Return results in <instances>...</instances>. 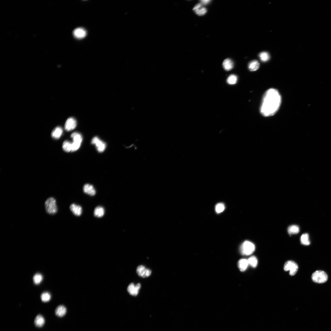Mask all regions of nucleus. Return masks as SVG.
I'll list each match as a JSON object with an SVG mask.
<instances>
[{
  "instance_id": "nucleus-1",
  "label": "nucleus",
  "mask_w": 331,
  "mask_h": 331,
  "mask_svg": "<svg viewBox=\"0 0 331 331\" xmlns=\"http://www.w3.org/2000/svg\"><path fill=\"white\" fill-rule=\"evenodd\" d=\"M281 101L280 94L276 89L271 88L265 93L261 105L260 111L265 117L271 116L277 112Z\"/></svg>"
},
{
  "instance_id": "nucleus-2",
  "label": "nucleus",
  "mask_w": 331,
  "mask_h": 331,
  "mask_svg": "<svg viewBox=\"0 0 331 331\" xmlns=\"http://www.w3.org/2000/svg\"><path fill=\"white\" fill-rule=\"evenodd\" d=\"M45 207L46 212L49 214L54 215L57 212L56 201L53 197L48 199L45 202Z\"/></svg>"
},
{
  "instance_id": "nucleus-3",
  "label": "nucleus",
  "mask_w": 331,
  "mask_h": 331,
  "mask_svg": "<svg viewBox=\"0 0 331 331\" xmlns=\"http://www.w3.org/2000/svg\"><path fill=\"white\" fill-rule=\"evenodd\" d=\"M312 278L314 282L321 284L325 283L327 280L328 276L325 272L321 270H317L313 273Z\"/></svg>"
},
{
  "instance_id": "nucleus-4",
  "label": "nucleus",
  "mask_w": 331,
  "mask_h": 331,
  "mask_svg": "<svg viewBox=\"0 0 331 331\" xmlns=\"http://www.w3.org/2000/svg\"><path fill=\"white\" fill-rule=\"evenodd\" d=\"M255 250V246L252 242L246 241L243 243L241 247V252L242 255L249 256L252 254Z\"/></svg>"
},
{
  "instance_id": "nucleus-5",
  "label": "nucleus",
  "mask_w": 331,
  "mask_h": 331,
  "mask_svg": "<svg viewBox=\"0 0 331 331\" xmlns=\"http://www.w3.org/2000/svg\"><path fill=\"white\" fill-rule=\"evenodd\" d=\"M284 269L285 271H289L290 275L292 276L294 275L297 272L298 267L295 262L289 261L285 264Z\"/></svg>"
},
{
  "instance_id": "nucleus-6",
  "label": "nucleus",
  "mask_w": 331,
  "mask_h": 331,
  "mask_svg": "<svg viewBox=\"0 0 331 331\" xmlns=\"http://www.w3.org/2000/svg\"><path fill=\"white\" fill-rule=\"evenodd\" d=\"M92 144L95 145L98 151L103 152L106 147V143L101 140L97 136L94 137L91 141Z\"/></svg>"
},
{
  "instance_id": "nucleus-7",
  "label": "nucleus",
  "mask_w": 331,
  "mask_h": 331,
  "mask_svg": "<svg viewBox=\"0 0 331 331\" xmlns=\"http://www.w3.org/2000/svg\"><path fill=\"white\" fill-rule=\"evenodd\" d=\"M136 271L138 275L143 278L150 276L152 273V271L150 269H147L142 265L138 267Z\"/></svg>"
},
{
  "instance_id": "nucleus-8",
  "label": "nucleus",
  "mask_w": 331,
  "mask_h": 331,
  "mask_svg": "<svg viewBox=\"0 0 331 331\" xmlns=\"http://www.w3.org/2000/svg\"><path fill=\"white\" fill-rule=\"evenodd\" d=\"M77 126L75 119L73 118H70L66 121L64 127L66 130L70 131L74 129Z\"/></svg>"
},
{
  "instance_id": "nucleus-9",
  "label": "nucleus",
  "mask_w": 331,
  "mask_h": 331,
  "mask_svg": "<svg viewBox=\"0 0 331 331\" xmlns=\"http://www.w3.org/2000/svg\"><path fill=\"white\" fill-rule=\"evenodd\" d=\"M141 288V285L140 283H138L135 285L134 283H132L128 286L127 291L130 295L136 296L138 294L139 291Z\"/></svg>"
},
{
  "instance_id": "nucleus-10",
  "label": "nucleus",
  "mask_w": 331,
  "mask_h": 331,
  "mask_svg": "<svg viewBox=\"0 0 331 331\" xmlns=\"http://www.w3.org/2000/svg\"><path fill=\"white\" fill-rule=\"evenodd\" d=\"M74 37L78 39H82L84 38L87 35L86 30L82 28H78L75 29L73 32Z\"/></svg>"
},
{
  "instance_id": "nucleus-11",
  "label": "nucleus",
  "mask_w": 331,
  "mask_h": 331,
  "mask_svg": "<svg viewBox=\"0 0 331 331\" xmlns=\"http://www.w3.org/2000/svg\"><path fill=\"white\" fill-rule=\"evenodd\" d=\"M195 13L199 16H202L205 15L207 12V9L203 6L201 3L197 4L193 9Z\"/></svg>"
},
{
  "instance_id": "nucleus-12",
  "label": "nucleus",
  "mask_w": 331,
  "mask_h": 331,
  "mask_svg": "<svg viewBox=\"0 0 331 331\" xmlns=\"http://www.w3.org/2000/svg\"><path fill=\"white\" fill-rule=\"evenodd\" d=\"M83 191L84 193L91 196L95 195L96 190L93 186L90 184H87L83 187Z\"/></svg>"
},
{
  "instance_id": "nucleus-13",
  "label": "nucleus",
  "mask_w": 331,
  "mask_h": 331,
  "mask_svg": "<svg viewBox=\"0 0 331 331\" xmlns=\"http://www.w3.org/2000/svg\"><path fill=\"white\" fill-rule=\"evenodd\" d=\"M71 211L77 216H81L82 213V209L80 206L76 205L75 204H72L70 207Z\"/></svg>"
},
{
  "instance_id": "nucleus-14",
  "label": "nucleus",
  "mask_w": 331,
  "mask_h": 331,
  "mask_svg": "<svg viewBox=\"0 0 331 331\" xmlns=\"http://www.w3.org/2000/svg\"><path fill=\"white\" fill-rule=\"evenodd\" d=\"M67 312V309L64 305H60L55 309V313L56 315L59 317L64 316Z\"/></svg>"
},
{
  "instance_id": "nucleus-15",
  "label": "nucleus",
  "mask_w": 331,
  "mask_h": 331,
  "mask_svg": "<svg viewBox=\"0 0 331 331\" xmlns=\"http://www.w3.org/2000/svg\"><path fill=\"white\" fill-rule=\"evenodd\" d=\"M45 318L41 314H38L35 318L34 324L35 326L38 328L42 327L45 324Z\"/></svg>"
},
{
  "instance_id": "nucleus-16",
  "label": "nucleus",
  "mask_w": 331,
  "mask_h": 331,
  "mask_svg": "<svg viewBox=\"0 0 331 331\" xmlns=\"http://www.w3.org/2000/svg\"><path fill=\"white\" fill-rule=\"evenodd\" d=\"M63 130L62 128L57 127L55 128L52 132V136L55 139H59L61 136Z\"/></svg>"
},
{
  "instance_id": "nucleus-17",
  "label": "nucleus",
  "mask_w": 331,
  "mask_h": 331,
  "mask_svg": "<svg viewBox=\"0 0 331 331\" xmlns=\"http://www.w3.org/2000/svg\"><path fill=\"white\" fill-rule=\"evenodd\" d=\"M223 67L226 71H229L232 69L234 67V63L232 60L229 59H225L223 63Z\"/></svg>"
},
{
  "instance_id": "nucleus-18",
  "label": "nucleus",
  "mask_w": 331,
  "mask_h": 331,
  "mask_svg": "<svg viewBox=\"0 0 331 331\" xmlns=\"http://www.w3.org/2000/svg\"><path fill=\"white\" fill-rule=\"evenodd\" d=\"M249 263L247 259H240L238 263V267L241 271L243 272L247 269Z\"/></svg>"
},
{
  "instance_id": "nucleus-19",
  "label": "nucleus",
  "mask_w": 331,
  "mask_h": 331,
  "mask_svg": "<svg viewBox=\"0 0 331 331\" xmlns=\"http://www.w3.org/2000/svg\"><path fill=\"white\" fill-rule=\"evenodd\" d=\"M93 213L96 217L98 218L102 217L105 214L104 209L102 207L98 206L95 208Z\"/></svg>"
},
{
  "instance_id": "nucleus-20",
  "label": "nucleus",
  "mask_w": 331,
  "mask_h": 331,
  "mask_svg": "<svg viewBox=\"0 0 331 331\" xmlns=\"http://www.w3.org/2000/svg\"><path fill=\"white\" fill-rule=\"evenodd\" d=\"M260 64L258 61L253 60L250 62L248 65V68L251 71H255L257 70L259 67Z\"/></svg>"
},
{
  "instance_id": "nucleus-21",
  "label": "nucleus",
  "mask_w": 331,
  "mask_h": 331,
  "mask_svg": "<svg viewBox=\"0 0 331 331\" xmlns=\"http://www.w3.org/2000/svg\"><path fill=\"white\" fill-rule=\"evenodd\" d=\"M71 136L73 139V142L81 144L82 141V137L80 134L78 132H74L71 135Z\"/></svg>"
},
{
  "instance_id": "nucleus-22",
  "label": "nucleus",
  "mask_w": 331,
  "mask_h": 331,
  "mask_svg": "<svg viewBox=\"0 0 331 331\" xmlns=\"http://www.w3.org/2000/svg\"><path fill=\"white\" fill-rule=\"evenodd\" d=\"M288 231L289 234H296L299 233L300 229L298 226L296 225H292L288 228Z\"/></svg>"
},
{
  "instance_id": "nucleus-23",
  "label": "nucleus",
  "mask_w": 331,
  "mask_h": 331,
  "mask_svg": "<svg viewBox=\"0 0 331 331\" xmlns=\"http://www.w3.org/2000/svg\"><path fill=\"white\" fill-rule=\"evenodd\" d=\"M301 240L302 244L303 245H308L310 244L309 240V235L307 233L304 234L302 235Z\"/></svg>"
},
{
  "instance_id": "nucleus-24",
  "label": "nucleus",
  "mask_w": 331,
  "mask_h": 331,
  "mask_svg": "<svg viewBox=\"0 0 331 331\" xmlns=\"http://www.w3.org/2000/svg\"><path fill=\"white\" fill-rule=\"evenodd\" d=\"M259 57L262 62H266L270 59V55L267 52H262L259 55Z\"/></svg>"
},
{
  "instance_id": "nucleus-25",
  "label": "nucleus",
  "mask_w": 331,
  "mask_h": 331,
  "mask_svg": "<svg viewBox=\"0 0 331 331\" xmlns=\"http://www.w3.org/2000/svg\"><path fill=\"white\" fill-rule=\"evenodd\" d=\"M238 80L236 75L233 74L230 75L228 77L227 81L228 83L230 85H234L236 84Z\"/></svg>"
},
{
  "instance_id": "nucleus-26",
  "label": "nucleus",
  "mask_w": 331,
  "mask_h": 331,
  "mask_svg": "<svg viewBox=\"0 0 331 331\" xmlns=\"http://www.w3.org/2000/svg\"><path fill=\"white\" fill-rule=\"evenodd\" d=\"M72 143L69 141H66L63 143L62 148L64 151L69 152H71Z\"/></svg>"
},
{
  "instance_id": "nucleus-27",
  "label": "nucleus",
  "mask_w": 331,
  "mask_h": 331,
  "mask_svg": "<svg viewBox=\"0 0 331 331\" xmlns=\"http://www.w3.org/2000/svg\"><path fill=\"white\" fill-rule=\"evenodd\" d=\"M249 265L253 267H256L258 264V260L255 256H252L248 259Z\"/></svg>"
},
{
  "instance_id": "nucleus-28",
  "label": "nucleus",
  "mask_w": 331,
  "mask_h": 331,
  "mask_svg": "<svg viewBox=\"0 0 331 331\" xmlns=\"http://www.w3.org/2000/svg\"><path fill=\"white\" fill-rule=\"evenodd\" d=\"M41 298L42 301L43 302H48L51 299V295L48 292H44L42 294Z\"/></svg>"
},
{
  "instance_id": "nucleus-29",
  "label": "nucleus",
  "mask_w": 331,
  "mask_h": 331,
  "mask_svg": "<svg viewBox=\"0 0 331 331\" xmlns=\"http://www.w3.org/2000/svg\"><path fill=\"white\" fill-rule=\"evenodd\" d=\"M33 280L35 284H39L43 280L42 275L40 274L37 273L33 277Z\"/></svg>"
},
{
  "instance_id": "nucleus-30",
  "label": "nucleus",
  "mask_w": 331,
  "mask_h": 331,
  "mask_svg": "<svg viewBox=\"0 0 331 331\" xmlns=\"http://www.w3.org/2000/svg\"><path fill=\"white\" fill-rule=\"evenodd\" d=\"M225 209V206L223 204L220 203L218 204L216 206L215 210L217 213H220L223 212Z\"/></svg>"
},
{
  "instance_id": "nucleus-31",
  "label": "nucleus",
  "mask_w": 331,
  "mask_h": 331,
  "mask_svg": "<svg viewBox=\"0 0 331 331\" xmlns=\"http://www.w3.org/2000/svg\"><path fill=\"white\" fill-rule=\"evenodd\" d=\"M80 145L81 144L80 143L73 142V143H72L71 152H75L78 150L80 147Z\"/></svg>"
},
{
  "instance_id": "nucleus-32",
  "label": "nucleus",
  "mask_w": 331,
  "mask_h": 331,
  "mask_svg": "<svg viewBox=\"0 0 331 331\" xmlns=\"http://www.w3.org/2000/svg\"><path fill=\"white\" fill-rule=\"evenodd\" d=\"M211 1H210V0H202V1H200V2L202 5H206L208 4Z\"/></svg>"
}]
</instances>
